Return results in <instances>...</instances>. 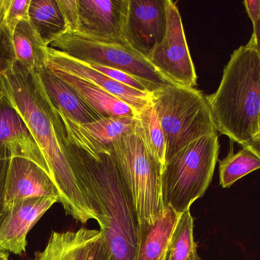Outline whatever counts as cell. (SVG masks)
Segmentation results:
<instances>
[{
  "label": "cell",
  "mask_w": 260,
  "mask_h": 260,
  "mask_svg": "<svg viewBox=\"0 0 260 260\" xmlns=\"http://www.w3.org/2000/svg\"><path fill=\"white\" fill-rule=\"evenodd\" d=\"M0 93L17 108L39 146L67 215L82 224L94 220L104 232L108 221L100 203L73 170L62 147L64 127L37 73L15 62L0 76Z\"/></svg>",
  "instance_id": "6da1fadb"
},
{
  "label": "cell",
  "mask_w": 260,
  "mask_h": 260,
  "mask_svg": "<svg viewBox=\"0 0 260 260\" xmlns=\"http://www.w3.org/2000/svg\"><path fill=\"white\" fill-rule=\"evenodd\" d=\"M63 125L62 147L69 161L100 203L108 220L102 233L111 260H136L139 220L129 189L111 151L90 141L64 122Z\"/></svg>",
  "instance_id": "7a4b0ae2"
},
{
  "label": "cell",
  "mask_w": 260,
  "mask_h": 260,
  "mask_svg": "<svg viewBox=\"0 0 260 260\" xmlns=\"http://www.w3.org/2000/svg\"><path fill=\"white\" fill-rule=\"evenodd\" d=\"M206 97L216 131L241 146L256 137L260 122V55L251 39L233 52L218 90Z\"/></svg>",
  "instance_id": "3957f363"
},
{
  "label": "cell",
  "mask_w": 260,
  "mask_h": 260,
  "mask_svg": "<svg viewBox=\"0 0 260 260\" xmlns=\"http://www.w3.org/2000/svg\"><path fill=\"white\" fill-rule=\"evenodd\" d=\"M151 101L165 135L166 163L192 142L217 133L206 96L197 89L170 85L151 93Z\"/></svg>",
  "instance_id": "277c9868"
},
{
  "label": "cell",
  "mask_w": 260,
  "mask_h": 260,
  "mask_svg": "<svg viewBox=\"0 0 260 260\" xmlns=\"http://www.w3.org/2000/svg\"><path fill=\"white\" fill-rule=\"evenodd\" d=\"M218 154L219 141L214 133L192 142L170 159L162 172L165 206H171L179 214L190 210L209 188Z\"/></svg>",
  "instance_id": "5b68a950"
},
{
  "label": "cell",
  "mask_w": 260,
  "mask_h": 260,
  "mask_svg": "<svg viewBox=\"0 0 260 260\" xmlns=\"http://www.w3.org/2000/svg\"><path fill=\"white\" fill-rule=\"evenodd\" d=\"M110 151L129 189L139 225L152 224L165 209L163 166L150 154L136 130L116 141Z\"/></svg>",
  "instance_id": "8992f818"
},
{
  "label": "cell",
  "mask_w": 260,
  "mask_h": 260,
  "mask_svg": "<svg viewBox=\"0 0 260 260\" xmlns=\"http://www.w3.org/2000/svg\"><path fill=\"white\" fill-rule=\"evenodd\" d=\"M49 47L84 63L117 69L146 84L152 93L174 85L160 75L143 55L126 43L104 42L67 32Z\"/></svg>",
  "instance_id": "52a82bcc"
},
{
  "label": "cell",
  "mask_w": 260,
  "mask_h": 260,
  "mask_svg": "<svg viewBox=\"0 0 260 260\" xmlns=\"http://www.w3.org/2000/svg\"><path fill=\"white\" fill-rule=\"evenodd\" d=\"M166 33L147 59L174 85L195 88L198 76L186 42L180 11L171 0H166Z\"/></svg>",
  "instance_id": "ba28073f"
},
{
  "label": "cell",
  "mask_w": 260,
  "mask_h": 260,
  "mask_svg": "<svg viewBox=\"0 0 260 260\" xmlns=\"http://www.w3.org/2000/svg\"><path fill=\"white\" fill-rule=\"evenodd\" d=\"M77 23L73 33L94 41L126 43L123 30L129 0H77Z\"/></svg>",
  "instance_id": "9c48e42d"
},
{
  "label": "cell",
  "mask_w": 260,
  "mask_h": 260,
  "mask_svg": "<svg viewBox=\"0 0 260 260\" xmlns=\"http://www.w3.org/2000/svg\"><path fill=\"white\" fill-rule=\"evenodd\" d=\"M166 28V0H129L123 38L131 48L148 57Z\"/></svg>",
  "instance_id": "30bf717a"
},
{
  "label": "cell",
  "mask_w": 260,
  "mask_h": 260,
  "mask_svg": "<svg viewBox=\"0 0 260 260\" xmlns=\"http://www.w3.org/2000/svg\"><path fill=\"white\" fill-rule=\"evenodd\" d=\"M14 157L31 160L50 176L45 158L22 116L0 93V160Z\"/></svg>",
  "instance_id": "8fae6325"
},
{
  "label": "cell",
  "mask_w": 260,
  "mask_h": 260,
  "mask_svg": "<svg viewBox=\"0 0 260 260\" xmlns=\"http://www.w3.org/2000/svg\"><path fill=\"white\" fill-rule=\"evenodd\" d=\"M46 67L62 70L97 85L107 93L126 102L136 112L151 102V93L141 92L116 82L82 61L73 59L50 47H46Z\"/></svg>",
  "instance_id": "7c38bea8"
},
{
  "label": "cell",
  "mask_w": 260,
  "mask_h": 260,
  "mask_svg": "<svg viewBox=\"0 0 260 260\" xmlns=\"http://www.w3.org/2000/svg\"><path fill=\"white\" fill-rule=\"evenodd\" d=\"M47 197L18 200L9 208V215L0 230V250L21 256L25 253L27 236L32 227L55 204Z\"/></svg>",
  "instance_id": "4fadbf2b"
},
{
  "label": "cell",
  "mask_w": 260,
  "mask_h": 260,
  "mask_svg": "<svg viewBox=\"0 0 260 260\" xmlns=\"http://www.w3.org/2000/svg\"><path fill=\"white\" fill-rule=\"evenodd\" d=\"M38 197L56 198L60 203L56 185L41 166L22 157L10 159L6 181L8 207L18 200Z\"/></svg>",
  "instance_id": "5bb4252c"
},
{
  "label": "cell",
  "mask_w": 260,
  "mask_h": 260,
  "mask_svg": "<svg viewBox=\"0 0 260 260\" xmlns=\"http://www.w3.org/2000/svg\"><path fill=\"white\" fill-rule=\"evenodd\" d=\"M37 74L49 99L61 114L79 125H87L102 119L70 85L50 69L43 67Z\"/></svg>",
  "instance_id": "9a60e30c"
},
{
  "label": "cell",
  "mask_w": 260,
  "mask_h": 260,
  "mask_svg": "<svg viewBox=\"0 0 260 260\" xmlns=\"http://www.w3.org/2000/svg\"><path fill=\"white\" fill-rule=\"evenodd\" d=\"M102 235L101 230L85 227L76 232H53L45 248L30 260H88Z\"/></svg>",
  "instance_id": "2e32d148"
},
{
  "label": "cell",
  "mask_w": 260,
  "mask_h": 260,
  "mask_svg": "<svg viewBox=\"0 0 260 260\" xmlns=\"http://www.w3.org/2000/svg\"><path fill=\"white\" fill-rule=\"evenodd\" d=\"M181 215L171 206H165L152 224L139 225L136 260H165L171 237Z\"/></svg>",
  "instance_id": "e0dca14e"
},
{
  "label": "cell",
  "mask_w": 260,
  "mask_h": 260,
  "mask_svg": "<svg viewBox=\"0 0 260 260\" xmlns=\"http://www.w3.org/2000/svg\"><path fill=\"white\" fill-rule=\"evenodd\" d=\"M50 70L70 85L101 118H137V112L128 104L97 85L67 72L54 69Z\"/></svg>",
  "instance_id": "ac0fdd59"
},
{
  "label": "cell",
  "mask_w": 260,
  "mask_h": 260,
  "mask_svg": "<svg viewBox=\"0 0 260 260\" xmlns=\"http://www.w3.org/2000/svg\"><path fill=\"white\" fill-rule=\"evenodd\" d=\"M59 114L66 125L90 141L107 149H110L121 137L136 131L138 125L137 118L129 117L102 118L92 123L79 125L60 113Z\"/></svg>",
  "instance_id": "d6986e66"
},
{
  "label": "cell",
  "mask_w": 260,
  "mask_h": 260,
  "mask_svg": "<svg viewBox=\"0 0 260 260\" xmlns=\"http://www.w3.org/2000/svg\"><path fill=\"white\" fill-rule=\"evenodd\" d=\"M29 22L46 47L69 31L58 0H31Z\"/></svg>",
  "instance_id": "ffe728a7"
},
{
  "label": "cell",
  "mask_w": 260,
  "mask_h": 260,
  "mask_svg": "<svg viewBox=\"0 0 260 260\" xmlns=\"http://www.w3.org/2000/svg\"><path fill=\"white\" fill-rule=\"evenodd\" d=\"M16 62L30 71L38 73L46 67V46L29 21H22L12 34Z\"/></svg>",
  "instance_id": "44dd1931"
},
{
  "label": "cell",
  "mask_w": 260,
  "mask_h": 260,
  "mask_svg": "<svg viewBox=\"0 0 260 260\" xmlns=\"http://www.w3.org/2000/svg\"><path fill=\"white\" fill-rule=\"evenodd\" d=\"M137 121L136 131L142 137L150 154L165 167L166 163L165 135L151 101L138 112Z\"/></svg>",
  "instance_id": "7402d4cb"
},
{
  "label": "cell",
  "mask_w": 260,
  "mask_h": 260,
  "mask_svg": "<svg viewBox=\"0 0 260 260\" xmlns=\"http://www.w3.org/2000/svg\"><path fill=\"white\" fill-rule=\"evenodd\" d=\"M260 169V158L251 150L243 147L238 153L233 146L225 158L219 163L220 185L229 188L243 177Z\"/></svg>",
  "instance_id": "603a6c76"
},
{
  "label": "cell",
  "mask_w": 260,
  "mask_h": 260,
  "mask_svg": "<svg viewBox=\"0 0 260 260\" xmlns=\"http://www.w3.org/2000/svg\"><path fill=\"white\" fill-rule=\"evenodd\" d=\"M194 222L190 210L182 214L171 237L165 260H201L194 240Z\"/></svg>",
  "instance_id": "cb8c5ba5"
},
{
  "label": "cell",
  "mask_w": 260,
  "mask_h": 260,
  "mask_svg": "<svg viewBox=\"0 0 260 260\" xmlns=\"http://www.w3.org/2000/svg\"><path fill=\"white\" fill-rule=\"evenodd\" d=\"M12 0H0V76L10 70L16 62L12 32L6 23V13Z\"/></svg>",
  "instance_id": "d4e9b609"
},
{
  "label": "cell",
  "mask_w": 260,
  "mask_h": 260,
  "mask_svg": "<svg viewBox=\"0 0 260 260\" xmlns=\"http://www.w3.org/2000/svg\"><path fill=\"white\" fill-rule=\"evenodd\" d=\"M85 64L91 67V68L101 72L108 77L114 79V81L119 82V83L123 84V85L129 86L130 88L139 90V91L151 93L146 84L144 83L139 79H136L134 76L128 74V73L120 71V70H117V69L110 68V67H104V66L99 65V64H92V63H85Z\"/></svg>",
  "instance_id": "484cf974"
},
{
  "label": "cell",
  "mask_w": 260,
  "mask_h": 260,
  "mask_svg": "<svg viewBox=\"0 0 260 260\" xmlns=\"http://www.w3.org/2000/svg\"><path fill=\"white\" fill-rule=\"evenodd\" d=\"M31 0H12L7 13L6 23L13 34L18 23L22 21H29V8Z\"/></svg>",
  "instance_id": "4316f807"
},
{
  "label": "cell",
  "mask_w": 260,
  "mask_h": 260,
  "mask_svg": "<svg viewBox=\"0 0 260 260\" xmlns=\"http://www.w3.org/2000/svg\"><path fill=\"white\" fill-rule=\"evenodd\" d=\"M9 163V160H0V230L9 212L6 203V181Z\"/></svg>",
  "instance_id": "83f0119b"
},
{
  "label": "cell",
  "mask_w": 260,
  "mask_h": 260,
  "mask_svg": "<svg viewBox=\"0 0 260 260\" xmlns=\"http://www.w3.org/2000/svg\"><path fill=\"white\" fill-rule=\"evenodd\" d=\"M59 6L65 17L68 32H75L78 18L77 0H58Z\"/></svg>",
  "instance_id": "f1b7e54d"
},
{
  "label": "cell",
  "mask_w": 260,
  "mask_h": 260,
  "mask_svg": "<svg viewBox=\"0 0 260 260\" xmlns=\"http://www.w3.org/2000/svg\"><path fill=\"white\" fill-rule=\"evenodd\" d=\"M88 260H111L109 250L104 240L103 235L94 245Z\"/></svg>",
  "instance_id": "f546056e"
},
{
  "label": "cell",
  "mask_w": 260,
  "mask_h": 260,
  "mask_svg": "<svg viewBox=\"0 0 260 260\" xmlns=\"http://www.w3.org/2000/svg\"><path fill=\"white\" fill-rule=\"evenodd\" d=\"M243 3L254 27L260 18V0H246Z\"/></svg>",
  "instance_id": "4dcf8cb0"
},
{
  "label": "cell",
  "mask_w": 260,
  "mask_h": 260,
  "mask_svg": "<svg viewBox=\"0 0 260 260\" xmlns=\"http://www.w3.org/2000/svg\"><path fill=\"white\" fill-rule=\"evenodd\" d=\"M250 39L253 41L256 50L260 55V18L257 24L253 27V35Z\"/></svg>",
  "instance_id": "1f68e13d"
},
{
  "label": "cell",
  "mask_w": 260,
  "mask_h": 260,
  "mask_svg": "<svg viewBox=\"0 0 260 260\" xmlns=\"http://www.w3.org/2000/svg\"><path fill=\"white\" fill-rule=\"evenodd\" d=\"M243 147H246V148L251 150L260 158V140H250L248 143L243 145L242 148Z\"/></svg>",
  "instance_id": "d6a6232c"
},
{
  "label": "cell",
  "mask_w": 260,
  "mask_h": 260,
  "mask_svg": "<svg viewBox=\"0 0 260 260\" xmlns=\"http://www.w3.org/2000/svg\"><path fill=\"white\" fill-rule=\"evenodd\" d=\"M9 255L5 250H0V260H9Z\"/></svg>",
  "instance_id": "836d02e7"
},
{
  "label": "cell",
  "mask_w": 260,
  "mask_h": 260,
  "mask_svg": "<svg viewBox=\"0 0 260 260\" xmlns=\"http://www.w3.org/2000/svg\"><path fill=\"white\" fill-rule=\"evenodd\" d=\"M254 140H260V122H259V132H258L257 135L256 136L254 139Z\"/></svg>",
  "instance_id": "e575fe53"
}]
</instances>
